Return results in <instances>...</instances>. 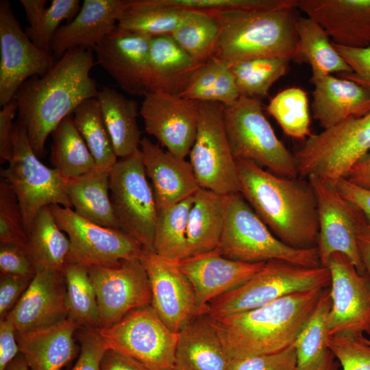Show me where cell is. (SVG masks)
<instances>
[{
  "label": "cell",
  "instance_id": "6da1fadb",
  "mask_svg": "<svg viewBox=\"0 0 370 370\" xmlns=\"http://www.w3.org/2000/svg\"><path fill=\"white\" fill-rule=\"evenodd\" d=\"M94 64L91 49H71L47 73L29 79L16 92L18 121L25 127L38 157L44 156L48 136L62 121L84 101L98 97L99 90L90 76Z\"/></svg>",
  "mask_w": 370,
  "mask_h": 370
},
{
  "label": "cell",
  "instance_id": "7a4b0ae2",
  "mask_svg": "<svg viewBox=\"0 0 370 370\" xmlns=\"http://www.w3.org/2000/svg\"><path fill=\"white\" fill-rule=\"evenodd\" d=\"M236 162L240 193L272 233L294 248L317 247V204L309 182L275 175L250 161Z\"/></svg>",
  "mask_w": 370,
  "mask_h": 370
},
{
  "label": "cell",
  "instance_id": "3957f363",
  "mask_svg": "<svg viewBox=\"0 0 370 370\" xmlns=\"http://www.w3.org/2000/svg\"><path fill=\"white\" fill-rule=\"evenodd\" d=\"M323 289L293 293L255 309L210 318L231 360L275 352L295 343Z\"/></svg>",
  "mask_w": 370,
  "mask_h": 370
},
{
  "label": "cell",
  "instance_id": "277c9868",
  "mask_svg": "<svg viewBox=\"0 0 370 370\" xmlns=\"http://www.w3.org/2000/svg\"><path fill=\"white\" fill-rule=\"evenodd\" d=\"M294 9L214 10L219 27L214 58L228 66L263 58L298 60Z\"/></svg>",
  "mask_w": 370,
  "mask_h": 370
},
{
  "label": "cell",
  "instance_id": "5b68a950",
  "mask_svg": "<svg viewBox=\"0 0 370 370\" xmlns=\"http://www.w3.org/2000/svg\"><path fill=\"white\" fill-rule=\"evenodd\" d=\"M214 251L247 263L278 260L307 267L321 265L317 247L297 249L281 241L241 193L227 195L223 229Z\"/></svg>",
  "mask_w": 370,
  "mask_h": 370
},
{
  "label": "cell",
  "instance_id": "8992f818",
  "mask_svg": "<svg viewBox=\"0 0 370 370\" xmlns=\"http://www.w3.org/2000/svg\"><path fill=\"white\" fill-rule=\"evenodd\" d=\"M330 284L327 267H307L270 260L243 284L214 299L199 313L212 319L222 318L261 307L293 293L328 288Z\"/></svg>",
  "mask_w": 370,
  "mask_h": 370
},
{
  "label": "cell",
  "instance_id": "52a82bcc",
  "mask_svg": "<svg viewBox=\"0 0 370 370\" xmlns=\"http://www.w3.org/2000/svg\"><path fill=\"white\" fill-rule=\"evenodd\" d=\"M223 121L236 160L250 161L282 177H298L295 156L276 136L260 99L239 96L223 106Z\"/></svg>",
  "mask_w": 370,
  "mask_h": 370
},
{
  "label": "cell",
  "instance_id": "ba28073f",
  "mask_svg": "<svg viewBox=\"0 0 370 370\" xmlns=\"http://www.w3.org/2000/svg\"><path fill=\"white\" fill-rule=\"evenodd\" d=\"M370 151V112L311 134L294 154L299 175L333 183L345 178Z\"/></svg>",
  "mask_w": 370,
  "mask_h": 370
},
{
  "label": "cell",
  "instance_id": "9c48e42d",
  "mask_svg": "<svg viewBox=\"0 0 370 370\" xmlns=\"http://www.w3.org/2000/svg\"><path fill=\"white\" fill-rule=\"evenodd\" d=\"M1 175L16 196L26 233L42 208L51 205L72 208L65 190L66 179L40 161L25 127L18 121L14 123L8 166L1 170Z\"/></svg>",
  "mask_w": 370,
  "mask_h": 370
},
{
  "label": "cell",
  "instance_id": "30bf717a",
  "mask_svg": "<svg viewBox=\"0 0 370 370\" xmlns=\"http://www.w3.org/2000/svg\"><path fill=\"white\" fill-rule=\"evenodd\" d=\"M109 185L119 228L145 250L153 251L158 208L140 149L117 160L110 171Z\"/></svg>",
  "mask_w": 370,
  "mask_h": 370
},
{
  "label": "cell",
  "instance_id": "8fae6325",
  "mask_svg": "<svg viewBox=\"0 0 370 370\" xmlns=\"http://www.w3.org/2000/svg\"><path fill=\"white\" fill-rule=\"evenodd\" d=\"M98 331L107 349L130 356L149 370H175L178 333L167 327L151 305Z\"/></svg>",
  "mask_w": 370,
  "mask_h": 370
},
{
  "label": "cell",
  "instance_id": "7c38bea8",
  "mask_svg": "<svg viewBox=\"0 0 370 370\" xmlns=\"http://www.w3.org/2000/svg\"><path fill=\"white\" fill-rule=\"evenodd\" d=\"M200 188L222 195L240 193L236 159L223 121V105L200 102L197 134L189 153Z\"/></svg>",
  "mask_w": 370,
  "mask_h": 370
},
{
  "label": "cell",
  "instance_id": "4fadbf2b",
  "mask_svg": "<svg viewBox=\"0 0 370 370\" xmlns=\"http://www.w3.org/2000/svg\"><path fill=\"white\" fill-rule=\"evenodd\" d=\"M60 229L67 234L66 263L115 267L123 260L140 259L145 249L121 229L104 227L77 214L71 208L49 206Z\"/></svg>",
  "mask_w": 370,
  "mask_h": 370
},
{
  "label": "cell",
  "instance_id": "5bb4252c",
  "mask_svg": "<svg viewBox=\"0 0 370 370\" xmlns=\"http://www.w3.org/2000/svg\"><path fill=\"white\" fill-rule=\"evenodd\" d=\"M317 204L319 240L317 249L321 264L326 267L335 253L345 255L358 271L366 275L358 247L357 234L368 222L364 214L343 198L334 183L316 176H310Z\"/></svg>",
  "mask_w": 370,
  "mask_h": 370
},
{
  "label": "cell",
  "instance_id": "9a60e30c",
  "mask_svg": "<svg viewBox=\"0 0 370 370\" xmlns=\"http://www.w3.org/2000/svg\"><path fill=\"white\" fill-rule=\"evenodd\" d=\"M330 273L332 306L330 336L370 335V280L344 254H332L326 265Z\"/></svg>",
  "mask_w": 370,
  "mask_h": 370
},
{
  "label": "cell",
  "instance_id": "2e32d148",
  "mask_svg": "<svg viewBox=\"0 0 370 370\" xmlns=\"http://www.w3.org/2000/svg\"><path fill=\"white\" fill-rule=\"evenodd\" d=\"M99 312V328L110 327L130 312L151 304L149 278L140 259L115 267H89Z\"/></svg>",
  "mask_w": 370,
  "mask_h": 370
},
{
  "label": "cell",
  "instance_id": "e0dca14e",
  "mask_svg": "<svg viewBox=\"0 0 370 370\" xmlns=\"http://www.w3.org/2000/svg\"><path fill=\"white\" fill-rule=\"evenodd\" d=\"M0 106L10 101L29 79L53 67L50 52L37 47L22 29L8 1H0Z\"/></svg>",
  "mask_w": 370,
  "mask_h": 370
},
{
  "label": "cell",
  "instance_id": "ac0fdd59",
  "mask_svg": "<svg viewBox=\"0 0 370 370\" xmlns=\"http://www.w3.org/2000/svg\"><path fill=\"white\" fill-rule=\"evenodd\" d=\"M200 102L180 95L148 92L140 109L145 130L166 151L186 158L194 144Z\"/></svg>",
  "mask_w": 370,
  "mask_h": 370
},
{
  "label": "cell",
  "instance_id": "d6986e66",
  "mask_svg": "<svg viewBox=\"0 0 370 370\" xmlns=\"http://www.w3.org/2000/svg\"><path fill=\"white\" fill-rule=\"evenodd\" d=\"M141 261L151 286V305L167 327L178 333L197 314L192 284L177 262L147 250Z\"/></svg>",
  "mask_w": 370,
  "mask_h": 370
},
{
  "label": "cell",
  "instance_id": "ffe728a7",
  "mask_svg": "<svg viewBox=\"0 0 370 370\" xmlns=\"http://www.w3.org/2000/svg\"><path fill=\"white\" fill-rule=\"evenodd\" d=\"M151 37L116 28L95 49L97 62L127 93L148 92L147 62Z\"/></svg>",
  "mask_w": 370,
  "mask_h": 370
},
{
  "label": "cell",
  "instance_id": "44dd1931",
  "mask_svg": "<svg viewBox=\"0 0 370 370\" xmlns=\"http://www.w3.org/2000/svg\"><path fill=\"white\" fill-rule=\"evenodd\" d=\"M8 317L17 332L42 328L67 318L69 308L63 271H37Z\"/></svg>",
  "mask_w": 370,
  "mask_h": 370
},
{
  "label": "cell",
  "instance_id": "7402d4cb",
  "mask_svg": "<svg viewBox=\"0 0 370 370\" xmlns=\"http://www.w3.org/2000/svg\"><path fill=\"white\" fill-rule=\"evenodd\" d=\"M266 262L236 261L212 251L182 260L177 265L192 284L198 314L212 300L245 282Z\"/></svg>",
  "mask_w": 370,
  "mask_h": 370
},
{
  "label": "cell",
  "instance_id": "603a6c76",
  "mask_svg": "<svg viewBox=\"0 0 370 370\" xmlns=\"http://www.w3.org/2000/svg\"><path fill=\"white\" fill-rule=\"evenodd\" d=\"M147 176L151 182L158 211L194 195L200 188L190 162L179 158L148 138L139 147Z\"/></svg>",
  "mask_w": 370,
  "mask_h": 370
},
{
  "label": "cell",
  "instance_id": "cb8c5ba5",
  "mask_svg": "<svg viewBox=\"0 0 370 370\" xmlns=\"http://www.w3.org/2000/svg\"><path fill=\"white\" fill-rule=\"evenodd\" d=\"M338 45L370 46V0H300L297 7Z\"/></svg>",
  "mask_w": 370,
  "mask_h": 370
},
{
  "label": "cell",
  "instance_id": "d4e9b609",
  "mask_svg": "<svg viewBox=\"0 0 370 370\" xmlns=\"http://www.w3.org/2000/svg\"><path fill=\"white\" fill-rule=\"evenodd\" d=\"M130 0H84L75 18L57 31L51 50L62 57L66 51L94 49L117 27Z\"/></svg>",
  "mask_w": 370,
  "mask_h": 370
},
{
  "label": "cell",
  "instance_id": "484cf974",
  "mask_svg": "<svg viewBox=\"0 0 370 370\" xmlns=\"http://www.w3.org/2000/svg\"><path fill=\"white\" fill-rule=\"evenodd\" d=\"M310 82L314 86L312 115L323 129L370 112V90L367 88L331 74H312Z\"/></svg>",
  "mask_w": 370,
  "mask_h": 370
},
{
  "label": "cell",
  "instance_id": "4316f807",
  "mask_svg": "<svg viewBox=\"0 0 370 370\" xmlns=\"http://www.w3.org/2000/svg\"><path fill=\"white\" fill-rule=\"evenodd\" d=\"M80 328L68 317L42 328L16 331L20 352L29 370H62L78 353L74 335Z\"/></svg>",
  "mask_w": 370,
  "mask_h": 370
},
{
  "label": "cell",
  "instance_id": "83f0119b",
  "mask_svg": "<svg viewBox=\"0 0 370 370\" xmlns=\"http://www.w3.org/2000/svg\"><path fill=\"white\" fill-rule=\"evenodd\" d=\"M231 361L208 315L197 314L178 332L175 370H229Z\"/></svg>",
  "mask_w": 370,
  "mask_h": 370
},
{
  "label": "cell",
  "instance_id": "f1b7e54d",
  "mask_svg": "<svg viewBox=\"0 0 370 370\" xmlns=\"http://www.w3.org/2000/svg\"><path fill=\"white\" fill-rule=\"evenodd\" d=\"M200 65L171 35L151 37L147 62L148 92L180 95Z\"/></svg>",
  "mask_w": 370,
  "mask_h": 370
},
{
  "label": "cell",
  "instance_id": "f546056e",
  "mask_svg": "<svg viewBox=\"0 0 370 370\" xmlns=\"http://www.w3.org/2000/svg\"><path fill=\"white\" fill-rule=\"evenodd\" d=\"M227 195L199 188L194 195L186 229V258L214 251L223 232Z\"/></svg>",
  "mask_w": 370,
  "mask_h": 370
},
{
  "label": "cell",
  "instance_id": "4dcf8cb0",
  "mask_svg": "<svg viewBox=\"0 0 370 370\" xmlns=\"http://www.w3.org/2000/svg\"><path fill=\"white\" fill-rule=\"evenodd\" d=\"M110 171L96 168L66 180L65 190L77 214L96 224L120 229L110 199Z\"/></svg>",
  "mask_w": 370,
  "mask_h": 370
},
{
  "label": "cell",
  "instance_id": "1f68e13d",
  "mask_svg": "<svg viewBox=\"0 0 370 370\" xmlns=\"http://www.w3.org/2000/svg\"><path fill=\"white\" fill-rule=\"evenodd\" d=\"M102 116L117 158L127 157L140 147L137 102L115 89L104 87L97 97Z\"/></svg>",
  "mask_w": 370,
  "mask_h": 370
},
{
  "label": "cell",
  "instance_id": "d6a6232c",
  "mask_svg": "<svg viewBox=\"0 0 370 370\" xmlns=\"http://www.w3.org/2000/svg\"><path fill=\"white\" fill-rule=\"evenodd\" d=\"M25 249L36 270L63 271L70 241L58 227L49 206L42 208L27 233Z\"/></svg>",
  "mask_w": 370,
  "mask_h": 370
},
{
  "label": "cell",
  "instance_id": "836d02e7",
  "mask_svg": "<svg viewBox=\"0 0 370 370\" xmlns=\"http://www.w3.org/2000/svg\"><path fill=\"white\" fill-rule=\"evenodd\" d=\"M298 37V60L308 63L312 74H341L352 70L336 50L325 30L315 21L306 16L296 18Z\"/></svg>",
  "mask_w": 370,
  "mask_h": 370
},
{
  "label": "cell",
  "instance_id": "e575fe53",
  "mask_svg": "<svg viewBox=\"0 0 370 370\" xmlns=\"http://www.w3.org/2000/svg\"><path fill=\"white\" fill-rule=\"evenodd\" d=\"M52 134L51 161L64 179L77 177L97 168L71 116L62 121Z\"/></svg>",
  "mask_w": 370,
  "mask_h": 370
},
{
  "label": "cell",
  "instance_id": "d590c367",
  "mask_svg": "<svg viewBox=\"0 0 370 370\" xmlns=\"http://www.w3.org/2000/svg\"><path fill=\"white\" fill-rule=\"evenodd\" d=\"M332 306L330 286L299 332L294 345L297 370H317L329 351L328 317Z\"/></svg>",
  "mask_w": 370,
  "mask_h": 370
},
{
  "label": "cell",
  "instance_id": "8d00e7d4",
  "mask_svg": "<svg viewBox=\"0 0 370 370\" xmlns=\"http://www.w3.org/2000/svg\"><path fill=\"white\" fill-rule=\"evenodd\" d=\"M180 96L226 106L240 95L230 66L212 58L196 69Z\"/></svg>",
  "mask_w": 370,
  "mask_h": 370
},
{
  "label": "cell",
  "instance_id": "74e56055",
  "mask_svg": "<svg viewBox=\"0 0 370 370\" xmlns=\"http://www.w3.org/2000/svg\"><path fill=\"white\" fill-rule=\"evenodd\" d=\"M29 22L25 32L42 51L49 52L53 39L64 20L71 21L78 14L79 0H53L46 7V0H21Z\"/></svg>",
  "mask_w": 370,
  "mask_h": 370
},
{
  "label": "cell",
  "instance_id": "f35d334b",
  "mask_svg": "<svg viewBox=\"0 0 370 370\" xmlns=\"http://www.w3.org/2000/svg\"><path fill=\"white\" fill-rule=\"evenodd\" d=\"M185 12L184 9L160 4L156 0H130L117 26L150 37L171 35Z\"/></svg>",
  "mask_w": 370,
  "mask_h": 370
},
{
  "label": "cell",
  "instance_id": "ab89813d",
  "mask_svg": "<svg viewBox=\"0 0 370 370\" xmlns=\"http://www.w3.org/2000/svg\"><path fill=\"white\" fill-rule=\"evenodd\" d=\"M171 36L195 61L201 64L214 58L219 27L210 12L186 10Z\"/></svg>",
  "mask_w": 370,
  "mask_h": 370
},
{
  "label": "cell",
  "instance_id": "60d3db41",
  "mask_svg": "<svg viewBox=\"0 0 370 370\" xmlns=\"http://www.w3.org/2000/svg\"><path fill=\"white\" fill-rule=\"evenodd\" d=\"M193 198L158 211L153 252L160 257L175 262L186 259L187 223Z\"/></svg>",
  "mask_w": 370,
  "mask_h": 370
},
{
  "label": "cell",
  "instance_id": "b9f144b4",
  "mask_svg": "<svg viewBox=\"0 0 370 370\" xmlns=\"http://www.w3.org/2000/svg\"><path fill=\"white\" fill-rule=\"evenodd\" d=\"M73 120L92 155L97 167L110 171L117 162L97 98L82 102L73 112Z\"/></svg>",
  "mask_w": 370,
  "mask_h": 370
},
{
  "label": "cell",
  "instance_id": "7bdbcfd3",
  "mask_svg": "<svg viewBox=\"0 0 370 370\" xmlns=\"http://www.w3.org/2000/svg\"><path fill=\"white\" fill-rule=\"evenodd\" d=\"M66 286L69 317L81 328H99V312L89 267L66 263L63 269Z\"/></svg>",
  "mask_w": 370,
  "mask_h": 370
},
{
  "label": "cell",
  "instance_id": "ee69618b",
  "mask_svg": "<svg viewBox=\"0 0 370 370\" xmlns=\"http://www.w3.org/2000/svg\"><path fill=\"white\" fill-rule=\"evenodd\" d=\"M289 60L278 58L250 60L230 66L240 96L262 99L287 72Z\"/></svg>",
  "mask_w": 370,
  "mask_h": 370
},
{
  "label": "cell",
  "instance_id": "f6af8a7d",
  "mask_svg": "<svg viewBox=\"0 0 370 370\" xmlns=\"http://www.w3.org/2000/svg\"><path fill=\"white\" fill-rule=\"evenodd\" d=\"M267 110L287 136L306 140L312 134L308 97L303 89L293 87L280 91L271 99Z\"/></svg>",
  "mask_w": 370,
  "mask_h": 370
},
{
  "label": "cell",
  "instance_id": "bcb514c9",
  "mask_svg": "<svg viewBox=\"0 0 370 370\" xmlns=\"http://www.w3.org/2000/svg\"><path fill=\"white\" fill-rule=\"evenodd\" d=\"M160 4L184 10H273L297 8L300 0H156Z\"/></svg>",
  "mask_w": 370,
  "mask_h": 370
},
{
  "label": "cell",
  "instance_id": "7dc6e473",
  "mask_svg": "<svg viewBox=\"0 0 370 370\" xmlns=\"http://www.w3.org/2000/svg\"><path fill=\"white\" fill-rule=\"evenodd\" d=\"M27 233L16 195L3 179L0 181V243L25 247Z\"/></svg>",
  "mask_w": 370,
  "mask_h": 370
},
{
  "label": "cell",
  "instance_id": "c3c4849f",
  "mask_svg": "<svg viewBox=\"0 0 370 370\" xmlns=\"http://www.w3.org/2000/svg\"><path fill=\"white\" fill-rule=\"evenodd\" d=\"M362 336L337 334L329 337L328 348L342 370H370V345L363 341Z\"/></svg>",
  "mask_w": 370,
  "mask_h": 370
},
{
  "label": "cell",
  "instance_id": "681fc988",
  "mask_svg": "<svg viewBox=\"0 0 370 370\" xmlns=\"http://www.w3.org/2000/svg\"><path fill=\"white\" fill-rule=\"evenodd\" d=\"M229 370H297L294 343L275 352L232 360Z\"/></svg>",
  "mask_w": 370,
  "mask_h": 370
},
{
  "label": "cell",
  "instance_id": "f907efd6",
  "mask_svg": "<svg viewBox=\"0 0 370 370\" xmlns=\"http://www.w3.org/2000/svg\"><path fill=\"white\" fill-rule=\"evenodd\" d=\"M78 334L80 344L78 358L74 365L66 370H100L106 345L98 328H82Z\"/></svg>",
  "mask_w": 370,
  "mask_h": 370
},
{
  "label": "cell",
  "instance_id": "816d5d0a",
  "mask_svg": "<svg viewBox=\"0 0 370 370\" xmlns=\"http://www.w3.org/2000/svg\"><path fill=\"white\" fill-rule=\"evenodd\" d=\"M1 274L33 279L36 270L23 246L0 243Z\"/></svg>",
  "mask_w": 370,
  "mask_h": 370
},
{
  "label": "cell",
  "instance_id": "f5cc1de1",
  "mask_svg": "<svg viewBox=\"0 0 370 370\" xmlns=\"http://www.w3.org/2000/svg\"><path fill=\"white\" fill-rule=\"evenodd\" d=\"M334 47L352 70V73L341 74L343 78L353 81L370 90V46L352 48L338 45Z\"/></svg>",
  "mask_w": 370,
  "mask_h": 370
},
{
  "label": "cell",
  "instance_id": "db71d44e",
  "mask_svg": "<svg viewBox=\"0 0 370 370\" xmlns=\"http://www.w3.org/2000/svg\"><path fill=\"white\" fill-rule=\"evenodd\" d=\"M32 279L13 275L0 276V319L8 316L22 297Z\"/></svg>",
  "mask_w": 370,
  "mask_h": 370
},
{
  "label": "cell",
  "instance_id": "11a10c76",
  "mask_svg": "<svg viewBox=\"0 0 370 370\" xmlns=\"http://www.w3.org/2000/svg\"><path fill=\"white\" fill-rule=\"evenodd\" d=\"M18 112V103L14 98L1 106L0 110V162L5 163L10 159L12 152L14 117Z\"/></svg>",
  "mask_w": 370,
  "mask_h": 370
},
{
  "label": "cell",
  "instance_id": "9f6ffc18",
  "mask_svg": "<svg viewBox=\"0 0 370 370\" xmlns=\"http://www.w3.org/2000/svg\"><path fill=\"white\" fill-rule=\"evenodd\" d=\"M20 353L16 330L7 316L0 319V370H5Z\"/></svg>",
  "mask_w": 370,
  "mask_h": 370
},
{
  "label": "cell",
  "instance_id": "6f0895ef",
  "mask_svg": "<svg viewBox=\"0 0 370 370\" xmlns=\"http://www.w3.org/2000/svg\"><path fill=\"white\" fill-rule=\"evenodd\" d=\"M334 184L341 196L356 206L370 223V190L358 186L345 178Z\"/></svg>",
  "mask_w": 370,
  "mask_h": 370
},
{
  "label": "cell",
  "instance_id": "680465c9",
  "mask_svg": "<svg viewBox=\"0 0 370 370\" xmlns=\"http://www.w3.org/2000/svg\"><path fill=\"white\" fill-rule=\"evenodd\" d=\"M100 370H149L136 359L114 351L107 349L100 366Z\"/></svg>",
  "mask_w": 370,
  "mask_h": 370
},
{
  "label": "cell",
  "instance_id": "91938a15",
  "mask_svg": "<svg viewBox=\"0 0 370 370\" xmlns=\"http://www.w3.org/2000/svg\"><path fill=\"white\" fill-rule=\"evenodd\" d=\"M345 179L358 186L370 190V151L352 168Z\"/></svg>",
  "mask_w": 370,
  "mask_h": 370
},
{
  "label": "cell",
  "instance_id": "94428289",
  "mask_svg": "<svg viewBox=\"0 0 370 370\" xmlns=\"http://www.w3.org/2000/svg\"><path fill=\"white\" fill-rule=\"evenodd\" d=\"M357 247L366 275L370 280V223L367 222L357 234Z\"/></svg>",
  "mask_w": 370,
  "mask_h": 370
},
{
  "label": "cell",
  "instance_id": "6125c7cd",
  "mask_svg": "<svg viewBox=\"0 0 370 370\" xmlns=\"http://www.w3.org/2000/svg\"><path fill=\"white\" fill-rule=\"evenodd\" d=\"M340 365L329 349L323 360L317 370H339Z\"/></svg>",
  "mask_w": 370,
  "mask_h": 370
},
{
  "label": "cell",
  "instance_id": "be15d7a7",
  "mask_svg": "<svg viewBox=\"0 0 370 370\" xmlns=\"http://www.w3.org/2000/svg\"><path fill=\"white\" fill-rule=\"evenodd\" d=\"M5 370H29V368L20 353L6 367Z\"/></svg>",
  "mask_w": 370,
  "mask_h": 370
},
{
  "label": "cell",
  "instance_id": "e7e4bbea",
  "mask_svg": "<svg viewBox=\"0 0 370 370\" xmlns=\"http://www.w3.org/2000/svg\"><path fill=\"white\" fill-rule=\"evenodd\" d=\"M364 341L370 345V339L366 338L364 335L362 336Z\"/></svg>",
  "mask_w": 370,
  "mask_h": 370
}]
</instances>
